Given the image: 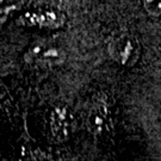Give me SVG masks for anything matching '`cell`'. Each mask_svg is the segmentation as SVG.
<instances>
[{
    "mask_svg": "<svg viewBox=\"0 0 161 161\" xmlns=\"http://www.w3.org/2000/svg\"><path fill=\"white\" fill-rule=\"evenodd\" d=\"M73 118L64 108H55L49 115V131L55 140H67L72 134Z\"/></svg>",
    "mask_w": 161,
    "mask_h": 161,
    "instance_id": "7a4b0ae2",
    "label": "cell"
},
{
    "mask_svg": "<svg viewBox=\"0 0 161 161\" xmlns=\"http://www.w3.org/2000/svg\"><path fill=\"white\" fill-rule=\"evenodd\" d=\"M4 94H5V93H3V91H1V90H0V99H1V98L4 97Z\"/></svg>",
    "mask_w": 161,
    "mask_h": 161,
    "instance_id": "52a82bcc",
    "label": "cell"
},
{
    "mask_svg": "<svg viewBox=\"0 0 161 161\" xmlns=\"http://www.w3.org/2000/svg\"><path fill=\"white\" fill-rule=\"evenodd\" d=\"M146 8L153 14H160V0H143Z\"/></svg>",
    "mask_w": 161,
    "mask_h": 161,
    "instance_id": "8992f818",
    "label": "cell"
},
{
    "mask_svg": "<svg viewBox=\"0 0 161 161\" xmlns=\"http://www.w3.org/2000/svg\"><path fill=\"white\" fill-rule=\"evenodd\" d=\"M19 161H54L53 156L40 147L25 146L20 150Z\"/></svg>",
    "mask_w": 161,
    "mask_h": 161,
    "instance_id": "5b68a950",
    "label": "cell"
},
{
    "mask_svg": "<svg viewBox=\"0 0 161 161\" xmlns=\"http://www.w3.org/2000/svg\"><path fill=\"white\" fill-rule=\"evenodd\" d=\"M87 128L98 137L109 136L115 130L116 115L108 97H97L87 114Z\"/></svg>",
    "mask_w": 161,
    "mask_h": 161,
    "instance_id": "6da1fadb",
    "label": "cell"
},
{
    "mask_svg": "<svg viewBox=\"0 0 161 161\" xmlns=\"http://www.w3.org/2000/svg\"><path fill=\"white\" fill-rule=\"evenodd\" d=\"M28 58L32 62H37L44 66H55L64 61V54L56 47L36 46L32 47L28 53Z\"/></svg>",
    "mask_w": 161,
    "mask_h": 161,
    "instance_id": "3957f363",
    "label": "cell"
},
{
    "mask_svg": "<svg viewBox=\"0 0 161 161\" xmlns=\"http://www.w3.org/2000/svg\"><path fill=\"white\" fill-rule=\"evenodd\" d=\"M136 49V42L131 37H119L111 44V53L112 56L119 61L121 64H125Z\"/></svg>",
    "mask_w": 161,
    "mask_h": 161,
    "instance_id": "277c9868",
    "label": "cell"
}]
</instances>
